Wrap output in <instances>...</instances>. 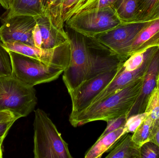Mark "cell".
<instances>
[{
  "label": "cell",
  "instance_id": "cell-29",
  "mask_svg": "<svg viewBox=\"0 0 159 158\" xmlns=\"http://www.w3.org/2000/svg\"><path fill=\"white\" fill-rule=\"evenodd\" d=\"M15 122L16 121H13L0 123V149L2 148V143L4 140L7 135L8 131Z\"/></svg>",
  "mask_w": 159,
  "mask_h": 158
},
{
  "label": "cell",
  "instance_id": "cell-36",
  "mask_svg": "<svg viewBox=\"0 0 159 158\" xmlns=\"http://www.w3.org/2000/svg\"><path fill=\"white\" fill-rule=\"evenodd\" d=\"M157 87H159V74L158 76L157 80Z\"/></svg>",
  "mask_w": 159,
  "mask_h": 158
},
{
  "label": "cell",
  "instance_id": "cell-25",
  "mask_svg": "<svg viewBox=\"0 0 159 158\" xmlns=\"http://www.w3.org/2000/svg\"><path fill=\"white\" fill-rule=\"evenodd\" d=\"M149 114L150 113L144 112L129 117L124 126L126 133L133 134Z\"/></svg>",
  "mask_w": 159,
  "mask_h": 158
},
{
  "label": "cell",
  "instance_id": "cell-32",
  "mask_svg": "<svg viewBox=\"0 0 159 158\" xmlns=\"http://www.w3.org/2000/svg\"><path fill=\"white\" fill-rule=\"evenodd\" d=\"M149 142L154 143L159 147V118L154 123L149 138Z\"/></svg>",
  "mask_w": 159,
  "mask_h": 158
},
{
  "label": "cell",
  "instance_id": "cell-24",
  "mask_svg": "<svg viewBox=\"0 0 159 158\" xmlns=\"http://www.w3.org/2000/svg\"><path fill=\"white\" fill-rule=\"evenodd\" d=\"M145 112L150 113L149 115L154 120L159 118V87L156 86L151 94Z\"/></svg>",
  "mask_w": 159,
  "mask_h": 158
},
{
  "label": "cell",
  "instance_id": "cell-13",
  "mask_svg": "<svg viewBox=\"0 0 159 158\" xmlns=\"http://www.w3.org/2000/svg\"><path fill=\"white\" fill-rule=\"evenodd\" d=\"M35 18L42 33V48L52 49L70 43V36L65 30H60L54 25L46 12Z\"/></svg>",
  "mask_w": 159,
  "mask_h": 158
},
{
  "label": "cell",
  "instance_id": "cell-14",
  "mask_svg": "<svg viewBox=\"0 0 159 158\" xmlns=\"http://www.w3.org/2000/svg\"><path fill=\"white\" fill-rule=\"evenodd\" d=\"M154 46L159 47V19L149 21L138 33L132 44L129 57L135 53Z\"/></svg>",
  "mask_w": 159,
  "mask_h": 158
},
{
  "label": "cell",
  "instance_id": "cell-19",
  "mask_svg": "<svg viewBox=\"0 0 159 158\" xmlns=\"http://www.w3.org/2000/svg\"><path fill=\"white\" fill-rule=\"evenodd\" d=\"M138 3V0H117L113 7L122 22L131 23L134 20Z\"/></svg>",
  "mask_w": 159,
  "mask_h": 158
},
{
  "label": "cell",
  "instance_id": "cell-21",
  "mask_svg": "<svg viewBox=\"0 0 159 158\" xmlns=\"http://www.w3.org/2000/svg\"><path fill=\"white\" fill-rule=\"evenodd\" d=\"M155 121L156 120L148 115L133 134V141L137 146L141 147L144 144L149 142L150 134Z\"/></svg>",
  "mask_w": 159,
  "mask_h": 158
},
{
  "label": "cell",
  "instance_id": "cell-26",
  "mask_svg": "<svg viewBox=\"0 0 159 158\" xmlns=\"http://www.w3.org/2000/svg\"><path fill=\"white\" fill-rule=\"evenodd\" d=\"M127 119L128 117L125 115L107 121V126L100 137L104 136L106 135L121 127H124Z\"/></svg>",
  "mask_w": 159,
  "mask_h": 158
},
{
  "label": "cell",
  "instance_id": "cell-35",
  "mask_svg": "<svg viewBox=\"0 0 159 158\" xmlns=\"http://www.w3.org/2000/svg\"><path fill=\"white\" fill-rule=\"evenodd\" d=\"M3 157V148L0 149V158Z\"/></svg>",
  "mask_w": 159,
  "mask_h": 158
},
{
  "label": "cell",
  "instance_id": "cell-2",
  "mask_svg": "<svg viewBox=\"0 0 159 158\" xmlns=\"http://www.w3.org/2000/svg\"><path fill=\"white\" fill-rule=\"evenodd\" d=\"M144 77L70 117V123L77 127L92 122L107 121L125 115L128 117L141 92Z\"/></svg>",
  "mask_w": 159,
  "mask_h": 158
},
{
  "label": "cell",
  "instance_id": "cell-8",
  "mask_svg": "<svg viewBox=\"0 0 159 158\" xmlns=\"http://www.w3.org/2000/svg\"><path fill=\"white\" fill-rule=\"evenodd\" d=\"M119 66L116 69L101 73L84 81L74 90L69 93L72 102V110L70 117L77 115L91 105L95 97L116 77Z\"/></svg>",
  "mask_w": 159,
  "mask_h": 158
},
{
  "label": "cell",
  "instance_id": "cell-10",
  "mask_svg": "<svg viewBox=\"0 0 159 158\" xmlns=\"http://www.w3.org/2000/svg\"><path fill=\"white\" fill-rule=\"evenodd\" d=\"M0 27V37L3 43H22L34 46L33 31L36 24V18L16 15L2 21Z\"/></svg>",
  "mask_w": 159,
  "mask_h": 158
},
{
  "label": "cell",
  "instance_id": "cell-28",
  "mask_svg": "<svg viewBox=\"0 0 159 158\" xmlns=\"http://www.w3.org/2000/svg\"><path fill=\"white\" fill-rule=\"evenodd\" d=\"M79 1L80 0H65L64 1L62 10V19L64 24L68 20L69 15Z\"/></svg>",
  "mask_w": 159,
  "mask_h": 158
},
{
  "label": "cell",
  "instance_id": "cell-4",
  "mask_svg": "<svg viewBox=\"0 0 159 158\" xmlns=\"http://www.w3.org/2000/svg\"><path fill=\"white\" fill-rule=\"evenodd\" d=\"M37 104L34 87L12 77H0V110H9L23 117L35 109Z\"/></svg>",
  "mask_w": 159,
  "mask_h": 158
},
{
  "label": "cell",
  "instance_id": "cell-33",
  "mask_svg": "<svg viewBox=\"0 0 159 158\" xmlns=\"http://www.w3.org/2000/svg\"><path fill=\"white\" fill-rule=\"evenodd\" d=\"M12 0H0V5L4 9L7 10L10 6Z\"/></svg>",
  "mask_w": 159,
  "mask_h": 158
},
{
  "label": "cell",
  "instance_id": "cell-22",
  "mask_svg": "<svg viewBox=\"0 0 159 158\" xmlns=\"http://www.w3.org/2000/svg\"><path fill=\"white\" fill-rule=\"evenodd\" d=\"M65 0H48L46 12L48 14L51 21L60 30L64 31V25L62 19V10Z\"/></svg>",
  "mask_w": 159,
  "mask_h": 158
},
{
  "label": "cell",
  "instance_id": "cell-3",
  "mask_svg": "<svg viewBox=\"0 0 159 158\" xmlns=\"http://www.w3.org/2000/svg\"><path fill=\"white\" fill-rule=\"evenodd\" d=\"M34 158H72L68 143L43 109L34 110L33 123Z\"/></svg>",
  "mask_w": 159,
  "mask_h": 158
},
{
  "label": "cell",
  "instance_id": "cell-6",
  "mask_svg": "<svg viewBox=\"0 0 159 158\" xmlns=\"http://www.w3.org/2000/svg\"><path fill=\"white\" fill-rule=\"evenodd\" d=\"M70 28L82 36L94 39L122 25L113 6L83 12L66 22Z\"/></svg>",
  "mask_w": 159,
  "mask_h": 158
},
{
  "label": "cell",
  "instance_id": "cell-18",
  "mask_svg": "<svg viewBox=\"0 0 159 158\" xmlns=\"http://www.w3.org/2000/svg\"><path fill=\"white\" fill-rule=\"evenodd\" d=\"M159 19V0H138L133 22H146Z\"/></svg>",
  "mask_w": 159,
  "mask_h": 158
},
{
  "label": "cell",
  "instance_id": "cell-7",
  "mask_svg": "<svg viewBox=\"0 0 159 158\" xmlns=\"http://www.w3.org/2000/svg\"><path fill=\"white\" fill-rule=\"evenodd\" d=\"M149 22L124 23L94 39L104 48L125 61L129 57L132 44L136 36Z\"/></svg>",
  "mask_w": 159,
  "mask_h": 158
},
{
  "label": "cell",
  "instance_id": "cell-9",
  "mask_svg": "<svg viewBox=\"0 0 159 158\" xmlns=\"http://www.w3.org/2000/svg\"><path fill=\"white\" fill-rule=\"evenodd\" d=\"M3 46L7 50L37 59L57 68L65 70L70 63V43L52 49H40L34 46L17 42L4 43Z\"/></svg>",
  "mask_w": 159,
  "mask_h": 158
},
{
  "label": "cell",
  "instance_id": "cell-5",
  "mask_svg": "<svg viewBox=\"0 0 159 158\" xmlns=\"http://www.w3.org/2000/svg\"><path fill=\"white\" fill-rule=\"evenodd\" d=\"M11 58L12 76L30 87L56 80L64 70L50 66L21 54L7 50Z\"/></svg>",
  "mask_w": 159,
  "mask_h": 158
},
{
  "label": "cell",
  "instance_id": "cell-27",
  "mask_svg": "<svg viewBox=\"0 0 159 158\" xmlns=\"http://www.w3.org/2000/svg\"><path fill=\"white\" fill-rule=\"evenodd\" d=\"M141 157L159 158V147L150 142L144 144L141 147Z\"/></svg>",
  "mask_w": 159,
  "mask_h": 158
},
{
  "label": "cell",
  "instance_id": "cell-20",
  "mask_svg": "<svg viewBox=\"0 0 159 158\" xmlns=\"http://www.w3.org/2000/svg\"><path fill=\"white\" fill-rule=\"evenodd\" d=\"M116 1L117 0H80L69 15L68 20L73 16L83 12L95 11L113 6Z\"/></svg>",
  "mask_w": 159,
  "mask_h": 158
},
{
  "label": "cell",
  "instance_id": "cell-15",
  "mask_svg": "<svg viewBox=\"0 0 159 158\" xmlns=\"http://www.w3.org/2000/svg\"><path fill=\"white\" fill-rule=\"evenodd\" d=\"M2 21L16 15H28L37 17L45 13L42 0H12Z\"/></svg>",
  "mask_w": 159,
  "mask_h": 158
},
{
  "label": "cell",
  "instance_id": "cell-30",
  "mask_svg": "<svg viewBox=\"0 0 159 158\" xmlns=\"http://www.w3.org/2000/svg\"><path fill=\"white\" fill-rule=\"evenodd\" d=\"M20 117L9 110H0V123L16 121Z\"/></svg>",
  "mask_w": 159,
  "mask_h": 158
},
{
  "label": "cell",
  "instance_id": "cell-34",
  "mask_svg": "<svg viewBox=\"0 0 159 158\" xmlns=\"http://www.w3.org/2000/svg\"><path fill=\"white\" fill-rule=\"evenodd\" d=\"M42 2H43V6H44L46 10V8L47 5L48 0H42Z\"/></svg>",
  "mask_w": 159,
  "mask_h": 158
},
{
  "label": "cell",
  "instance_id": "cell-23",
  "mask_svg": "<svg viewBox=\"0 0 159 158\" xmlns=\"http://www.w3.org/2000/svg\"><path fill=\"white\" fill-rule=\"evenodd\" d=\"M0 37V77H12L11 58L7 50L3 46Z\"/></svg>",
  "mask_w": 159,
  "mask_h": 158
},
{
  "label": "cell",
  "instance_id": "cell-17",
  "mask_svg": "<svg viewBox=\"0 0 159 158\" xmlns=\"http://www.w3.org/2000/svg\"><path fill=\"white\" fill-rule=\"evenodd\" d=\"M132 134L126 133L117 143L106 158H141V147L132 140Z\"/></svg>",
  "mask_w": 159,
  "mask_h": 158
},
{
  "label": "cell",
  "instance_id": "cell-16",
  "mask_svg": "<svg viewBox=\"0 0 159 158\" xmlns=\"http://www.w3.org/2000/svg\"><path fill=\"white\" fill-rule=\"evenodd\" d=\"M126 134L124 127H121L113 131L104 136L99 137L96 143L86 153L85 158H101L102 155L116 144L124 135Z\"/></svg>",
  "mask_w": 159,
  "mask_h": 158
},
{
  "label": "cell",
  "instance_id": "cell-1",
  "mask_svg": "<svg viewBox=\"0 0 159 158\" xmlns=\"http://www.w3.org/2000/svg\"><path fill=\"white\" fill-rule=\"evenodd\" d=\"M70 38V58L62 76L69 93L84 81L117 68L124 61L108 50L105 53L93 51L83 37Z\"/></svg>",
  "mask_w": 159,
  "mask_h": 158
},
{
  "label": "cell",
  "instance_id": "cell-31",
  "mask_svg": "<svg viewBox=\"0 0 159 158\" xmlns=\"http://www.w3.org/2000/svg\"><path fill=\"white\" fill-rule=\"evenodd\" d=\"M33 40L34 46L37 48L42 49L43 38H42L41 29L37 23L33 31Z\"/></svg>",
  "mask_w": 159,
  "mask_h": 158
},
{
  "label": "cell",
  "instance_id": "cell-11",
  "mask_svg": "<svg viewBox=\"0 0 159 158\" xmlns=\"http://www.w3.org/2000/svg\"><path fill=\"white\" fill-rule=\"evenodd\" d=\"M154 56L148 59L142 66L132 71L124 69L121 66L122 62L120 65L116 77L107 86L95 97L91 104L101 101L138 80L144 78L147 72Z\"/></svg>",
  "mask_w": 159,
  "mask_h": 158
},
{
  "label": "cell",
  "instance_id": "cell-12",
  "mask_svg": "<svg viewBox=\"0 0 159 158\" xmlns=\"http://www.w3.org/2000/svg\"><path fill=\"white\" fill-rule=\"evenodd\" d=\"M159 74V48L153 57L144 79L141 92L128 114V118L132 115L145 112L148 99L157 86V78Z\"/></svg>",
  "mask_w": 159,
  "mask_h": 158
}]
</instances>
